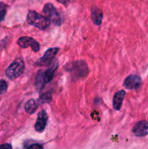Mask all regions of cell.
Listing matches in <instances>:
<instances>
[{
    "label": "cell",
    "mask_w": 148,
    "mask_h": 149,
    "mask_svg": "<svg viewBox=\"0 0 148 149\" xmlns=\"http://www.w3.org/2000/svg\"><path fill=\"white\" fill-rule=\"evenodd\" d=\"M28 23L40 30L47 29L50 25V21L45 16L39 14L36 11L30 10L28 12L26 17Z\"/></svg>",
    "instance_id": "cell-1"
},
{
    "label": "cell",
    "mask_w": 148,
    "mask_h": 149,
    "mask_svg": "<svg viewBox=\"0 0 148 149\" xmlns=\"http://www.w3.org/2000/svg\"><path fill=\"white\" fill-rule=\"evenodd\" d=\"M25 69V63L20 58L15 60L6 70V75L10 79L13 80L18 78L23 73Z\"/></svg>",
    "instance_id": "cell-2"
},
{
    "label": "cell",
    "mask_w": 148,
    "mask_h": 149,
    "mask_svg": "<svg viewBox=\"0 0 148 149\" xmlns=\"http://www.w3.org/2000/svg\"><path fill=\"white\" fill-rule=\"evenodd\" d=\"M43 13L45 17L54 24L60 26L62 23V18L59 15L55 7L52 4H46L44 7Z\"/></svg>",
    "instance_id": "cell-3"
},
{
    "label": "cell",
    "mask_w": 148,
    "mask_h": 149,
    "mask_svg": "<svg viewBox=\"0 0 148 149\" xmlns=\"http://www.w3.org/2000/svg\"><path fill=\"white\" fill-rule=\"evenodd\" d=\"M69 71L72 73V75L74 76V77L81 78L86 76L88 72V67L86 63L84 61H75L72 64Z\"/></svg>",
    "instance_id": "cell-4"
},
{
    "label": "cell",
    "mask_w": 148,
    "mask_h": 149,
    "mask_svg": "<svg viewBox=\"0 0 148 149\" xmlns=\"http://www.w3.org/2000/svg\"><path fill=\"white\" fill-rule=\"evenodd\" d=\"M59 51V48L54 47L47 49L44 55L37 61L36 65L39 66H46V65H50L53 59Z\"/></svg>",
    "instance_id": "cell-5"
},
{
    "label": "cell",
    "mask_w": 148,
    "mask_h": 149,
    "mask_svg": "<svg viewBox=\"0 0 148 149\" xmlns=\"http://www.w3.org/2000/svg\"><path fill=\"white\" fill-rule=\"evenodd\" d=\"M17 45L22 48H27L30 47L34 52H38L40 49V45L38 42L29 36H23L19 38L17 40Z\"/></svg>",
    "instance_id": "cell-6"
},
{
    "label": "cell",
    "mask_w": 148,
    "mask_h": 149,
    "mask_svg": "<svg viewBox=\"0 0 148 149\" xmlns=\"http://www.w3.org/2000/svg\"><path fill=\"white\" fill-rule=\"evenodd\" d=\"M142 84L140 77L137 75H130L126 77L123 82V86L127 90H135L138 89Z\"/></svg>",
    "instance_id": "cell-7"
},
{
    "label": "cell",
    "mask_w": 148,
    "mask_h": 149,
    "mask_svg": "<svg viewBox=\"0 0 148 149\" xmlns=\"http://www.w3.org/2000/svg\"><path fill=\"white\" fill-rule=\"evenodd\" d=\"M47 113L44 110H41L38 114L36 122L35 124V130L38 132H42L45 130L47 123Z\"/></svg>",
    "instance_id": "cell-8"
},
{
    "label": "cell",
    "mask_w": 148,
    "mask_h": 149,
    "mask_svg": "<svg viewBox=\"0 0 148 149\" xmlns=\"http://www.w3.org/2000/svg\"><path fill=\"white\" fill-rule=\"evenodd\" d=\"M133 132L136 136H146L148 135V122L146 121H140L137 122L133 127Z\"/></svg>",
    "instance_id": "cell-9"
},
{
    "label": "cell",
    "mask_w": 148,
    "mask_h": 149,
    "mask_svg": "<svg viewBox=\"0 0 148 149\" xmlns=\"http://www.w3.org/2000/svg\"><path fill=\"white\" fill-rule=\"evenodd\" d=\"M125 95H126V92L124 90H120V91L117 92L115 94L113 100V108H114L115 110L119 111L121 109Z\"/></svg>",
    "instance_id": "cell-10"
},
{
    "label": "cell",
    "mask_w": 148,
    "mask_h": 149,
    "mask_svg": "<svg viewBox=\"0 0 148 149\" xmlns=\"http://www.w3.org/2000/svg\"><path fill=\"white\" fill-rule=\"evenodd\" d=\"M103 17V13L101 10L97 7H93L91 9V19L95 25H100Z\"/></svg>",
    "instance_id": "cell-11"
},
{
    "label": "cell",
    "mask_w": 148,
    "mask_h": 149,
    "mask_svg": "<svg viewBox=\"0 0 148 149\" xmlns=\"http://www.w3.org/2000/svg\"><path fill=\"white\" fill-rule=\"evenodd\" d=\"M58 66V64L57 63H55V64L52 65L46 72L44 73V76L43 78V81L44 83H48L50 81H52V79L54 77V74H55V71L57 70Z\"/></svg>",
    "instance_id": "cell-12"
},
{
    "label": "cell",
    "mask_w": 148,
    "mask_h": 149,
    "mask_svg": "<svg viewBox=\"0 0 148 149\" xmlns=\"http://www.w3.org/2000/svg\"><path fill=\"white\" fill-rule=\"evenodd\" d=\"M38 108V103L33 99L28 100L25 105V110L29 114L34 113Z\"/></svg>",
    "instance_id": "cell-13"
},
{
    "label": "cell",
    "mask_w": 148,
    "mask_h": 149,
    "mask_svg": "<svg viewBox=\"0 0 148 149\" xmlns=\"http://www.w3.org/2000/svg\"><path fill=\"white\" fill-rule=\"evenodd\" d=\"M39 103H49L52 101V94L50 93H46L43 94L39 99Z\"/></svg>",
    "instance_id": "cell-14"
},
{
    "label": "cell",
    "mask_w": 148,
    "mask_h": 149,
    "mask_svg": "<svg viewBox=\"0 0 148 149\" xmlns=\"http://www.w3.org/2000/svg\"><path fill=\"white\" fill-rule=\"evenodd\" d=\"M7 6L3 2L0 1V21H2L4 19L7 13Z\"/></svg>",
    "instance_id": "cell-15"
},
{
    "label": "cell",
    "mask_w": 148,
    "mask_h": 149,
    "mask_svg": "<svg viewBox=\"0 0 148 149\" xmlns=\"http://www.w3.org/2000/svg\"><path fill=\"white\" fill-rule=\"evenodd\" d=\"M7 90V84L4 80H0V95L5 93Z\"/></svg>",
    "instance_id": "cell-16"
},
{
    "label": "cell",
    "mask_w": 148,
    "mask_h": 149,
    "mask_svg": "<svg viewBox=\"0 0 148 149\" xmlns=\"http://www.w3.org/2000/svg\"><path fill=\"white\" fill-rule=\"evenodd\" d=\"M28 149H44V147L41 144H33L30 146Z\"/></svg>",
    "instance_id": "cell-17"
},
{
    "label": "cell",
    "mask_w": 148,
    "mask_h": 149,
    "mask_svg": "<svg viewBox=\"0 0 148 149\" xmlns=\"http://www.w3.org/2000/svg\"><path fill=\"white\" fill-rule=\"evenodd\" d=\"M0 149H12V146L9 143H4L0 146Z\"/></svg>",
    "instance_id": "cell-18"
},
{
    "label": "cell",
    "mask_w": 148,
    "mask_h": 149,
    "mask_svg": "<svg viewBox=\"0 0 148 149\" xmlns=\"http://www.w3.org/2000/svg\"><path fill=\"white\" fill-rule=\"evenodd\" d=\"M57 1L58 2L61 3V4H67V3H68V1H69V0H57Z\"/></svg>",
    "instance_id": "cell-19"
}]
</instances>
